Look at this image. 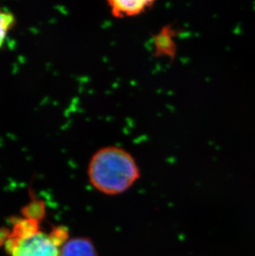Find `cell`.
I'll list each match as a JSON object with an SVG mask.
<instances>
[{"label":"cell","mask_w":255,"mask_h":256,"mask_svg":"<svg viewBox=\"0 0 255 256\" xmlns=\"http://www.w3.org/2000/svg\"><path fill=\"white\" fill-rule=\"evenodd\" d=\"M45 206L41 200H32L22 209V216L12 222L5 236L4 248L10 256H60L63 244L69 240L65 226L42 228Z\"/></svg>","instance_id":"cell-1"},{"label":"cell","mask_w":255,"mask_h":256,"mask_svg":"<svg viewBox=\"0 0 255 256\" xmlns=\"http://www.w3.org/2000/svg\"><path fill=\"white\" fill-rule=\"evenodd\" d=\"M178 35V32L172 25L168 24L161 28L152 38L154 56L174 60L178 52L176 41Z\"/></svg>","instance_id":"cell-3"},{"label":"cell","mask_w":255,"mask_h":256,"mask_svg":"<svg viewBox=\"0 0 255 256\" xmlns=\"http://www.w3.org/2000/svg\"><path fill=\"white\" fill-rule=\"evenodd\" d=\"M110 14L116 18L137 17L154 8L150 0H110L107 2Z\"/></svg>","instance_id":"cell-4"},{"label":"cell","mask_w":255,"mask_h":256,"mask_svg":"<svg viewBox=\"0 0 255 256\" xmlns=\"http://www.w3.org/2000/svg\"><path fill=\"white\" fill-rule=\"evenodd\" d=\"M14 15L0 7V48L4 44L8 34H10V30L14 26Z\"/></svg>","instance_id":"cell-6"},{"label":"cell","mask_w":255,"mask_h":256,"mask_svg":"<svg viewBox=\"0 0 255 256\" xmlns=\"http://www.w3.org/2000/svg\"><path fill=\"white\" fill-rule=\"evenodd\" d=\"M60 256H98L92 240L76 237L68 240L60 250Z\"/></svg>","instance_id":"cell-5"},{"label":"cell","mask_w":255,"mask_h":256,"mask_svg":"<svg viewBox=\"0 0 255 256\" xmlns=\"http://www.w3.org/2000/svg\"><path fill=\"white\" fill-rule=\"evenodd\" d=\"M87 174L90 184L97 191L114 196L126 192L140 179V170L130 151L108 145L92 155Z\"/></svg>","instance_id":"cell-2"}]
</instances>
